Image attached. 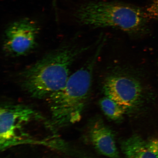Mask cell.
<instances>
[{
    "label": "cell",
    "mask_w": 158,
    "mask_h": 158,
    "mask_svg": "<svg viewBox=\"0 0 158 158\" xmlns=\"http://www.w3.org/2000/svg\"><path fill=\"white\" fill-rule=\"evenodd\" d=\"M99 103L103 113L112 120H120L125 113L126 108L107 97L101 99Z\"/></svg>",
    "instance_id": "cell-9"
},
{
    "label": "cell",
    "mask_w": 158,
    "mask_h": 158,
    "mask_svg": "<svg viewBox=\"0 0 158 158\" xmlns=\"http://www.w3.org/2000/svg\"><path fill=\"white\" fill-rule=\"evenodd\" d=\"M148 147L151 151L158 158V139H153L147 143Z\"/></svg>",
    "instance_id": "cell-11"
},
{
    "label": "cell",
    "mask_w": 158,
    "mask_h": 158,
    "mask_svg": "<svg viewBox=\"0 0 158 158\" xmlns=\"http://www.w3.org/2000/svg\"><path fill=\"white\" fill-rule=\"evenodd\" d=\"M75 16L83 24L96 27H114L131 34H138L145 18L144 13L137 8L104 2L82 6Z\"/></svg>",
    "instance_id": "cell-3"
},
{
    "label": "cell",
    "mask_w": 158,
    "mask_h": 158,
    "mask_svg": "<svg viewBox=\"0 0 158 158\" xmlns=\"http://www.w3.org/2000/svg\"><path fill=\"white\" fill-rule=\"evenodd\" d=\"M103 44L104 41L100 43L93 55L70 75L62 89L46 98L53 127H68L81 119L91 88L94 68Z\"/></svg>",
    "instance_id": "cell-2"
},
{
    "label": "cell",
    "mask_w": 158,
    "mask_h": 158,
    "mask_svg": "<svg viewBox=\"0 0 158 158\" xmlns=\"http://www.w3.org/2000/svg\"><path fill=\"white\" fill-rule=\"evenodd\" d=\"M44 120L40 114L29 106L3 102L0 110L1 151L22 144L36 143L27 128L35 122Z\"/></svg>",
    "instance_id": "cell-4"
},
{
    "label": "cell",
    "mask_w": 158,
    "mask_h": 158,
    "mask_svg": "<svg viewBox=\"0 0 158 158\" xmlns=\"http://www.w3.org/2000/svg\"><path fill=\"white\" fill-rule=\"evenodd\" d=\"M52 5L56 13V0H52Z\"/></svg>",
    "instance_id": "cell-12"
},
{
    "label": "cell",
    "mask_w": 158,
    "mask_h": 158,
    "mask_svg": "<svg viewBox=\"0 0 158 158\" xmlns=\"http://www.w3.org/2000/svg\"><path fill=\"white\" fill-rule=\"evenodd\" d=\"M89 47L67 45L49 53L19 73L20 86L32 98L46 99L64 85L73 63Z\"/></svg>",
    "instance_id": "cell-1"
},
{
    "label": "cell",
    "mask_w": 158,
    "mask_h": 158,
    "mask_svg": "<svg viewBox=\"0 0 158 158\" xmlns=\"http://www.w3.org/2000/svg\"><path fill=\"white\" fill-rule=\"evenodd\" d=\"M145 18L150 19H158V0H155L144 13Z\"/></svg>",
    "instance_id": "cell-10"
},
{
    "label": "cell",
    "mask_w": 158,
    "mask_h": 158,
    "mask_svg": "<svg viewBox=\"0 0 158 158\" xmlns=\"http://www.w3.org/2000/svg\"><path fill=\"white\" fill-rule=\"evenodd\" d=\"M89 135L93 145L98 152L110 158L119 157L113 132L102 120H96L92 124Z\"/></svg>",
    "instance_id": "cell-7"
},
{
    "label": "cell",
    "mask_w": 158,
    "mask_h": 158,
    "mask_svg": "<svg viewBox=\"0 0 158 158\" xmlns=\"http://www.w3.org/2000/svg\"><path fill=\"white\" fill-rule=\"evenodd\" d=\"M40 32L38 23L28 18L13 22L5 31L3 43L4 52L13 57L29 54L36 47Z\"/></svg>",
    "instance_id": "cell-5"
},
{
    "label": "cell",
    "mask_w": 158,
    "mask_h": 158,
    "mask_svg": "<svg viewBox=\"0 0 158 158\" xmlns=\"http://www.w3.org/2000/svg\"><path fill=\"white\" fill-rule=\"evenodd\" d=\"M121 148L126 158H157L140 136L133 135L122 142Z\"/></svg>",
    "instance_id": "cell-8"
},
{
    "label": "cell",
    "mask_w": 158,
    "mask_h": 158,
    "mask_svg": "<svg viewBox=\"0 0 158 158\" xmlns=\"http://www.w3.org/2000/svg\"><path fill=\"white\" fill-rule=\"evenodd\" d=\"M102 90L106 97L126 109L135 107L141 102L143 94L139 80L127 74L110 75L104 81Z\"/></svg>",
    "instance_id": "cell-6"
}]
</instances>
